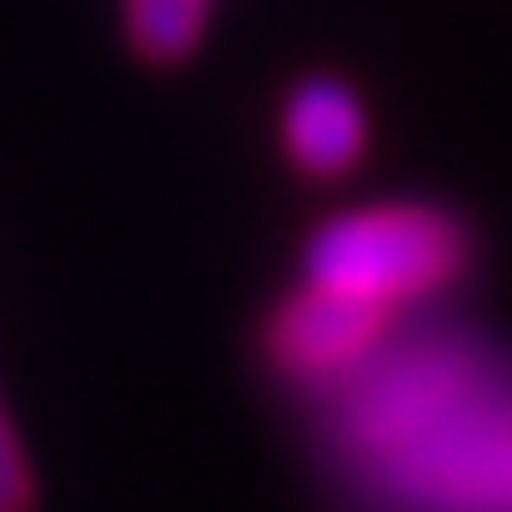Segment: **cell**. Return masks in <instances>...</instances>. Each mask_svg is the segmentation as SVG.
Segmentation results:
<instances>
[{
  "mask_svg": "<svg viewBox=\"0 0 512 512\" xmlns=\"http://www.w3.org/2000/svg\"><path fill=\"white\" fill-rule=\"evenodd\" d=\"M465 268V227L423 203H387L334 215L304 245V280L328 292H352L370 304H405L441 292Z\"/></svg>",
  "mask_w": 512,
  "mask_h": 512,
  "instance_id": "6da1fadb",
  "label": "cell"
},
{
  "mask_svg": "<svg viewBox=\"0 0 512 512\" xmlns=\"http://www.w3.org/2000/svg\"><path fill=\"white\" fill-rule=\"evenodd\" d=\"M382 304L352 298V292H328L310 286L304 298H292L274 322V358L292 376H334L346 364H358L376 340H382Z\"/></svg>",
  "mask_w": 512,
  "mask_h": 512,
  "instance_id": "7a4b0ae2",
  "label": "cell"
},
{
  "mask_svg": "<svg viewBox=\"0 0 512 512\" xmlns=\"http://www.w3.org/2000/svg\"><path fill=\"white\" fill-rule=\"evenodd\" d=\"M286 155L310 173V179H334L346 167H358L364 143H370V114L358 102L352 84L340 78H304L292 96H286Z\"/></svg>",
  "mask_w": 512,
  "mask_h": 512,
  "instance_id": "3957f363",
  "label": "cell"
},
{
  "mask_svg": "<svg viewBox=\"0 0 512 512\" xmlns=\"http://www.w3.org/2000/svg\"><path fill=\"white\" fill-rule=\"evenodd\" d=\"M209 6H215V0H126L131 48H137L143 60H155V66L185 60V54L203 42Z\"/></svg>",
  "mask_w": 512,
  "mask_h": 512,
  "instance_id": "277c9868",
  "label": "cell"
},
{
  "mask_svg": "<svg viewBox=\"0 0 512 512\" xmlns=\"http://www.w3.org/2000/svg\"><path fill=\"white\" fill-rule=\"evenodd\" d=\"M24 507H30V471H24L12 423L0 417V512H24Z\"/></svg>",
  "mask_w": 512,
  "mask_h": 512,
  "instance_id": "5b68a950",
  "label": "cell"
}]
</instances>
